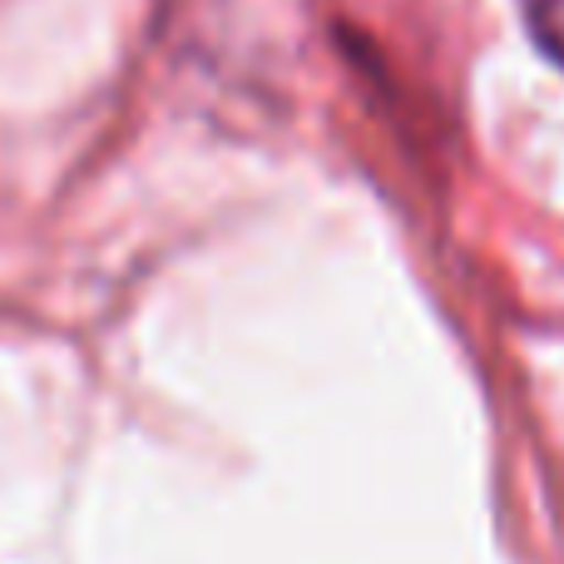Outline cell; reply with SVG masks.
Masks as SVG:
<instances>
[{"instance_id": "1", "label": "cell", "mask_w": 564, "mask_h": 564, "mask_svg": "<svg viewBox=\"0 0 564 564\" xmlns=\"http://www.w3.org/2000/svg\"><path fill=\"white\" fill-rule=\"evenodd\" d=\"M530 25L545 55L564 65V0H530Z\"/></svg>"}]
</instances>
